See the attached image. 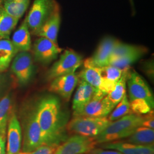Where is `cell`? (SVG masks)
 I'll return each instance as SVG.
<instances>
[{
  "instance_id": "1",
  "label": "cell",
  "mask_w": 154,
  "mask_h": 154,
  "mask_svg": "<svg viewBox=\"0 0 154 154\" xmlns=\"http://www.w3.org/2000/svg\"><path fill=\"white\" fill-rule=\"evenodd\" d=\"M41 131L43 145H57L66 139L69 116L62 110L58 98L49 95L39 100L34 107Z\"/></svg>"
},
{
  "instance_id": "2",
  "label": "cell",
  "mask_w": 154,
  "mask_h": 154,
  "mask_svg": "<svg viewBox=\"0 0 154 154\" xmlns=\"http://www.w3.org/2000/svg\"><path fill=\"white\" fill-rule=\"evenodd\" d=\"M126 86L132 113L144 115L153 111L154 96L151 90L140 75L131 67L128 73Z\"/></svg>"
},
{
  "instance_id": "3",
  "label": "cell",
  "mask_w": 154,
  "mask_h": 154,
  "mask_svg": "<svg viewBox=\"0 0 154 154\" xmlns=\"http://www.w3.org/2000/svg\"><path fill=\"white\" fill-rule=\"evenodd\" d=\"M145 116L134 113L128 114L115 121L95 137L97 143L103 144L129 137L135 130L142 126Z\"/></svg>"
},
{
  "instance_id": "4",
  "label": "cell",
  "mask_w": 154,
  "mask_h": 154,
  "mask_svg": "<svg viewBox=\"0 0 154 154\" xmlns=\"http://www.w3.org/2000/svg\"><path fill=\"white\" fill-rule=\"evenodd\" d=\"M111 121L107 117L74 116L67 125V130L75 135L95 138L102 132Z\"/></svg>"
},
{
  "instance_id": "5",
  "label": "cell",
  "mask_w": 154,
  "mask_h": 154,
  "mask_svg": "<svg viewBox=\"0 0 154 154\" xmlns=\"http://www.w3.org/2000/svg\"><path fill=\"white\" fill-rule=\"evenodd\" d=\"M60 6L55 0H34L25 18L30 32L34 34Z\"/></svg>"
},
{
  "instance_id": "6",
  "label": "cell",
  "mask_w": 154,
  "mask_h": 154,
  "mask_svg": "<svg viewBox=\"0 0 154 154\" xmlns=\"http://www.w3.org/2000/svg\"><path fill=\"white\" fill-rule=\"evenodd\" d=\"M82 63V57L79 54L73 50H65L50 69L47 77L50 80H53L57 77L75 72Z\"/></svg>"
},
{
  "instance_id": "7",
  "label": "cell",
  "mask_w": 154,
  "mask_h": 154,
  "mask_svg": "<svg viewBox=\"0 0 154 154\" xmlns=\"http://www.w3.org/2000/svg\"><path fill=\"white\" fill-rule=\"evenodd\" d=\"M42 145L43 142L41 131L34 107L29 111L25 118L22 152H32Z\"/></svg>"
},
{
  "instance_id": "8",
  "label": "cell",
  "mask_w": 154,
  "mask_h": 154,
  "mask_svg": "<svg viewBox=\"0 0 154 154\" xmlns=\"http://www.w3.org/2000/svg\"><path fill=\"white\" fill-rule=\"evenodd\" d=\"M97 143L94 138L75 135L59 145L54 154H84L89 153Z\"/></svg>"
},
{
  "instance_id": "9",
  "label": "cell",
  "mask_w": 154,
  "mask_h": 154,
  "mask_svg": "<svg viewBox=\"0 0 154 154\" xmlns=\"http://www.w3.org/2000/svg\"><path fill=\"white\" fill-rule=\"evenodd\" d=\"M11 68L20 83H28L34 70L32 55L28 51L18 52L12 61Z\"/></svg>"
},
{
  "instance_id": "10",
  "label": "cell",
  "mask_w": 154,
  "mask_h": 154,
  "mask_svg": "<svg viewBox=\"0 0 154 154\" xmlns=\"http://www.w3.org/2000/svg\"><path fill=\"white\" fill-rule=\"evenodd\" d=\"M119 42L110 37L103 39L93 55L84 61V66L99 68L109 65L112 52Z\"/></svg>"
},
{
  "instance_id": "11",
  "label": "cell",
  "mask_w": 154,
  "mask_h": 154,
  "mask_svg": "<svg viewBox=\"0 0 154 154\" xmlns=\"http://www.w3.org/2000/svg\"><path fill=\"white\" fill-rule=\"evenodd\" d=\"M62 51V49L58 45L44 37H39L33 45L35 60L43 64H48L56 60Z\"/></svg>"
},
{
  "instance_id": "12",
  "label": "cell",
  "mask_w": 154,
  "mask_h": 154,
  "mask_svg": "<svg viewBox=\"0 0 154 154\" xmlns=\"http://www.w3.org/2000/svg\"><path fill=\"white\" fill-rule=\"evenodd\" d=\"M78 82V74L74 72L53 79L50 84L49 90L58 94L66 100H69Z\"/></svg>"
},
{
  "instance_id": "13",
  "label": "cell",
  "mask_w": 154,
  "mask_h": 154,
  "mask_svg": "<svg viewBox=\"0 0 154 154\" xmlns=\"http://www.w3.org/2000/svg\"><path fill=\"white\" fill-rule=\"evenodd\" d=\"M7 133L6 154H18L22 144V130L15 114H12L9 118Z\"/></svg>"
},
{
  "instance_id": "14",
  "label": "cell",
  "mask_w": 154,
  "mask_h": 154,
  "mask_svg": "<svg viewBox=\"0 0 154 154\" xmlns=\"http://www.w3.org/2000/svg\"><path fill=\"white\" fill-rule=\"evenodd\" d=\"M105 96L96 92L78 116L94 118L107 117L113 110L105 99Z\"/></svg>"
},
{
  "instance_id": "15",
  "label": "cell",
  "mask_w": 154,
  "mask_h": 154,
  "mask_svg": "<svg viewBox=\"0 0 154 154\" xmlns=\"http://www.w3.org/2000/svg\"><path fill=\"white\" fill-rule=\"evenodd\" d=\"M79 83L72 100V109L74 116L79 115L85 106L93 98L97 89L82 79H79Z\"/></svg>"
},
{
  "instance_id": "16",
  "label": "cell",
  "mask_w": 154,
  "mask_h": 154,
  "mask_svg": "<svg viewBox=\"0 0 154 154\" xmlns=\"http://www.w3.org/2000/svg\"><path fill=\"white\" fill-rule=\"evenodd\" d=\"M101 148L112 149L121 152L123 154H154V145L143 146L128 142H114L103 143Z\"/></svg>"
},
{
  "instance_id": "17",
  "label": "cell",
  "mask_w": 154,
  "mask_h": 154,
  "mask_svg": "<svg viewBox=\"0 0 154 154\" xmlns=\"http://www.w3.org/2000/svg\"><path fill=\"white\" fill-rule=\"evenodd\" d=\"M61 23L60 9L57 10L35 33L39 37H44L58 45V34Z\"/></svg>"
},
{
  "instance_id": "18",
  "label": "cell",
  "mask_w": 154,
  "mask_h": 154,
  "mask_svg": "<svg viewBox=\"0 0 154 154\" xmlns=\"http://www.w3.org/2000/svg\"><path fill=\"white\" fill-rule=\"evenodd\" d=\"M102 79L103 92L107 94L114 88L121 77L123 69L116 66L108 65L98 68Z\"/></svg>"
},
{
  "instance_id": "19",
  "label": "cell",
  "mask_w": 154,
  "mask_h": 154,
  "mask_svg": "<svg viewBox=\"0 0 154 154\" xmlns=\"http://www.w3.org/2000/svg\"><path fill=\"white\" fill-rule=\"evenodd\" d=\"M130 69V66L123 69L121 77L116 83L113 89L105 96L106 101L113 109L126 93L127 79Z\"/></svg>"
},
{
  "instance_id": "20",
  "label": "cell",
  "mask_w": 154,
  "mask_h": 154,
  "mask_svg": "<svg viewBox=\"0 0 154 154\" xmlns=\"http://www.w3.org/2000/svg\"><path fill=\"white\" fill-rule=\"evenodd\" d=\"M11 41L18 52L29 51L31 49L30 32L25 18L13 35Z\"/></svg>"
},
{
  "instance_id": "21",
  "label": "cell",
  "mask_w": 154,
  "mask_h": 154,
  "mask_svg": "<svg viewBox=\"0 0 154 154\" xmlns=\"http://www.w3.org/2000/svg\"><path fill=\"white\" fill-rule=\"evenodd\" d=\"M18 53L11 40L0 39V72L5 71L8 68Z\"/></svg>"
},
{
  "instance_id": "22",
  "label": "cell",
  "mask_w": 154,
  "mask_h": 154,
  "mask_svg": "<svg viewBox=\"0 0 154 154\" xmlns=\"http://www.w3.org/2000/svg\"><path fill=\"white\" fill-rule=\"evenodd\" d=\"M154 129L146 127H139L127 139L128 143L143 146L154 145Z\"/></svg>"
},
{
  "instance_id": "23",
  "label": "cell",
  "mask_w": 154,
  "mask_h": 154,
  "mask_svg": "<svg viewBox=\"0 0 154 154\" xmlns=\"http://www.w3.org/2000/svg\"><path fill=\"white\" fill-rule=\"evenodd\" d=\"M147 52V49L146 48L140 46L139 49L133 52L110 60L109 65L116 66L123 69L127 67H129L132 63L138 61Z\"/></svg>"
},
{
  "instance_id": "24",
  "label": "cell",
  "mask_w": 154,
  "mask_h": 154,
  "mask_svg": "<svg viewBox=\"0 0 154 154\" xmlns=\"http://www.w3.org/2000/svg\"><path fill=\"white\" fill-rule=\"evenodd\" d=\"M30 0H2L3 8L9 14L20 20L29 5Z\"/></svg>"
},
{
  "instance_id": "25",
  "label": "cell",
  "mask_w": 154,
  "mask_h": 154,
  "mask_svg": "<svg viewBox=\"0 0 154 154\" xmlns=\"http://www.w3.org/2000/svg\"><path fill=\"white\" fill-rule=\"evenodd\" d=\"M18 19L9 14L0 5V38L9 39L11 32L18 22Z\"/></svg>"
},
{
  "instance_id": "26",
  "label": "cell",
  "mask_w": 154,
  "mask_h": 154,
  "mask_svg": "<svg viewBox=\"0 0 154 154\" xmlns=\"http://www.w3.org/2000/svg\"><path fill=\"white\" fill-rule=\"evenodd\" d=\"M78 75L79 79H82L97 90L104 93L103 91L102 79L100 77L98 67L84 66V69L79 73V74H78Z\"/></svg>"
},
{
  "instance_id": "27",
  "label": "cell",
  "mask_w": 154,
  "mask_h": 154,
  "mask_svg": "<svg viewBox=\"0 0 154 154\" xmlns=\"http://www.w3.org/2000/svg\"><path fill=\"white\" fill-rule=\"evenodd\" d=\"M11 108V99L8 95L0 100V136H6Z\"/></svg>"
},
{
  "instance_id": "28",
  "label": "cell",
  "mask_w": 154,
  "mask_h": 154,
  "mask_svg": "<svg viewBox=\"0 0 154 154\" xmlns=\"http://www.w3.org/2000/svg\"><path fill=\"white\" fill-rule=\"evenodd\" d=\"M130 113H132V112L130 108V104L128 98V95L126 93L125 94L121 100L113 109V111H111V113L108 119L110 121H115L116 120Z\"/></svg>"
},
{
  "instance_id": "29",
  "label": "cell",
  "mask_w": 154,
  "mask_h": 154,
  "mask_svg": "<svg viewBox=\"0 0 154 154\" xmlns=\"http://www.w3.org/2000/svg\"><path fill=\"white\" fill-rule=\"evenodd\" d=\"M58 146L57 145H42L32 152H20L17 154H54Z\"/></svg>"
},
{
  "instance_id": "30",
  "label": "cell",
  "mask_w": 154,
  "mask_h": 154,
  "mask_svg": "<svg viewBox=\"0 0 154 154\" xmlns=\"http://www.w3.org/2000/svg\"><path fill=\"white\" fill-rule=\"evenodd\" d=\"M142 126L148 127L149 128H154V118L153 111L149 112V114L145 116V118L143 121Z\"/></svg>"
},
{
  "instance_id": "31",
  "label": "cell",
  "mask_w": 154,
  "mask_h": 154,
  "mask_svg": "<svg viewBox=\"0 0 154 154\" xmlns=\"http://www.w3.org/2000/svg\"><path fill=\"white\" fill-rule=\"evenodd\" d=\"M89 154H123L121 152H119L116 150H104L103 149H93Z\"/></svg>"
},
{
  "instance_id": "32",
  "label": "cell",
  "mask_w": 154,
  "mask_h": 154,
  "mask_svg": "<svg viewBox=\"0 0 154 154\" xmlns=\"http://www.w3.org/2000/svg\"><path fill=\"white\" fill-rule=\"evenodd\" d=\"M6 136H0V154H6Z\"/></svg>"
},
{
  "instance_id": "33",
  "label": "cell",
  "mask_w": 154,
  "mask_h": 154,
  "mask_svg": "<svg viewBox=\"0 0 154 154\" xmlns=\"http://www.w3.org/2000/svg\"><path fill=\"white\" fill-rule=\"evenodd\" d=\"M1 2H2V0H0V5H1Z\"/></svg>"
},
{
  "instance_id": "34",
  "label": "cell",
  "mask_w": 154,
  "mask_h": 154,
  "mask_svg": "<svg viewBox=\"0 0 154 154\" xmlns=\"http://www.w3.org/2000/svg\"><path fill=\"white\" fill-rule=\"evenodd\" d=\"M89 154V153H87V154Z\"/></svg>"
},
{
  "instance_id": "35",
  "label": "cell",
  "mask_w": 154,
  "mask_h": 154,
  "mask_svg": "<svg viewBox=\"0 0 154 154\" xmlns=\"http://www.w3.org/2000/svg\"><path fill=\"white\" fill-rule=\"evenodd\" d=\"M0 39H1V38H0Z\"/></svg>"
}]
</instances>
